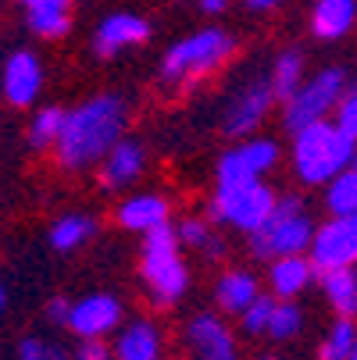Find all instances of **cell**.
Listing matches in <instances>:
<instances>
[{
	"instance_id": "cell-10",
	"label": "cell",
	"mask_w": 357,
	"mask_h": 360,
	"mask_svg": "<svg viewBox=\"0 0 357 360\" xmlns=\"http://www.w3.org/2000/svg\"><path fill=\"white\" fill-rule=\"evenodd\" d=\"M182 335L186 346L196 353V360H236V339L225 328V321H218L215 314H196Z\"/></svg>"
},
{
	"instance_id": "cell-37",
	"label": "cell",
	"mask_w": 357,
	"mask_h": 360,
	"mask_svg": "<svg viewBox=\"0 0 357 360\" xmlns=\"http://www.w3.org/2000/svg\"><path fill=\"white\" fill-rule=\"evenodd\" d=\"M282 0H246V8L250 11H272V8H279Z\"/></svg>"
},
{
	"instance_id": "cell-18",
	"label": "cell",
	"mask_w": 357,
	"mask_h": 360,
	"mask_svg": "<svg viewBox=\"0 0 357 360\" xmlns=\"http://www.w3.org/2000/svg\"><path fill=\"white\" fill-rule=\"evenodd\" d=\"M261 292H258V278H253L250 271H225L218 282H215V300H218V307L222 311H229V314H246V307L258 300Z\"/></svg>"
},
{
	"instance_id": "cell-20",
	"label": "cell",
	"mask_w": 357,
	"mask_h": 360,
	"mask_svg": "<svg viewBox=\"0 0 357 360\" xmlns=\"http://www.w3.org/2000/svg\"><path fill=\"white\" fill-rule=\"evenodd\" d=\"M25 4V15H29V25L39 32V36H50L58 39L68 32V0H22Z\"/></svg>"
},
{
	"instance_id": "cell-12",
	"label": "cell",
	"mask_w": 357,
	"mask_h": 360,
	"mask_svg": "<svg viewBox=\"0 0 357 360\" xmlns=\"http://www.w3.org/2000/svg\"><path fill=\"white\" fill-rule=\"evenodd\" d=\"M39 86H43L39 58L29 54V50H18V54H11L8 65H4V93H8L11 104H15V108L32 104L36 93H39Z\"/></svg>"
},
{
	"instance_id": "cell-29",
	"label": "cell",
	"mask_w": 357,
	"mask_h": 360,
	"mask_svg": "<svg viewBox=\"0 0 357 360\" xmlns=\"http://www.w3.org/2000/svg\"><path fill=\"white\" fill-rule=\"evenodd\" d=\"M239 153H243V161L250 165V172L253 175H265L268 168H275V161H279V146L272 143V139H246L243 146H236Z\"/></svg>"
},
{
	"instance_id": "cell-32",
	"label": "cell",
	"mask_w": 357,
	"mask_h": 360,
	"mask_svg": "<svg viewBox=\"0 0 357 360\" xmlns=\"http://www.w3.org/2000/svg\"><path fill=\"white\" fill-rule=\"evenodd\" d=\"M336 129L346 132L357 143V89H346V96L339 100V108H336Z\"/></svg>"
},
{
	"instance_id": "cell-36",
	"label": "cell",
	"mask_w": 357,
	"mask_h": 360,
	"mask_svg": "<svg viewBox=\"0 0 357 360\" xmlns=\"http://www.w3.org/2000/svg\"><path fill=\"white\" fill-rule=\"evenodd\" d=\"M229 0H200V11H208V15H222L225 11Z\"/></svg>"
},
{
	"instance_id": "cell-40",
	"label": "cell",
	"mask_w": 357,
	"mask_h": 360,
	"mask_svg": "<svg viewBox=\"0 0 357 360\" xmlns=\"http://www.w3.org/2000/svg\"><path fill=\"white\" fill-rule=\"evenodd\" d=\"M353 168H357V158H353Z\"/></svg>"
},
{
	"instance_id": "cell-11",
	"label": "cell",
	"mask_w": 357,
	"mask_h": 360,
	"mask_svg": "<svg viewBox=\"0 0 357 360\" xmlns=\"http://www.w3.org/2000/svg\"><path fill=\"white\" fill-rule=\"evenodd\" d=\"M272 100H275V93H272L268 82H253L250 89H243L232 100L229 115H225V132L229 136H246L250 129H258L265 122L268 108H272Z\"/></svg>"
},
{
	"instance_id": "cell-24",
	"label": "cell",
	"mask_w": 357,
	"mask_h": 360,
	"mask_svg": "<svg viewBox=\"0 0 357 360\" xmlns=\"http://www.w3.org/2000/svg\"><path fill=\"white\" fill-rule=\"evenodd\" d=\"M353 349H357V325L346 321V318H339V321H332V328L325 332L318 356H322V360H350Z\"/></svg>"
},
{
	"instance_id": "cell-28",
	"label": "cell",
	"mask_w": 357,
	"mask_h": 360,
	"mask_svg": "<svg viewBox=\"0 0 357 360\" xmlns=\"http://www.w3.org/2000/svg\"><path fill=\"white\" fill-rule=\"evenodd\" d=\"M300 328H303V311H300L293 300H279L275 303V314H272V325H268V335L275 342H282V339H293Z\"/></svg>"
},
{
	"instance_id": "cell-4",
	"label": "cell",
	"mask_w": 357,
	"mask_h": 360,
	"mask_svg": "<svg viewBox=\"0 0 357 360\" xmlns=\"http://www.w3.org/2000/svg\"><path fill=\"white\" fill-rule=\"evenodd\" d=\"M143 278L150 285V300L158 307H172L186 292L189 271L179 257V232L172 225L146 232V239H143Z\"/></svg>"
},
{
	"instance_id": "cell-14",
	"label": "cell",
	"mask_w": 357,
	"mask_h": 360,
	"mask_svg": "<svg viewBox=\"0 0 357 360\" xmlns=\"http://www.w3.org/2000/svg\"><path fill=\"white\" fill-rule=\"evenodd\" d=\"M118 225L129 232H154L168 225V200L143 193V196H129L118 207Z\"/></svg>"
},
{
	"instance_id": "cell-27",
	"label": "cell",
	"mask_w": 357,
	"mask_h": 360,
	"mask_svg": "<svg viewBox=\"0 0 357 360\" xmlns=\"http://www.w3.org/2000/svg\"><path fill=\"white\" fill-rule=\"evenodd\" d=\"M61 129H65V111L43 108V111L32 118V125H29V143H32L36 150H43L46 143H58V139H61Z\"/></svg>"
},
{
	"instance_id": "cell-5",
	"label": "cell",
	"mask_w": 357,
	"mask_h": 360,
	"mask_svg": "<svg viewBox=\"0 0 357 360\" xmlns=\"http://www.w3.org/2000/svg\"><path fill=\"white\" fill-rule=\"evenodd\" d=\"M236 50V39L225 29H203L182 43H175L165 61H161V79L165 82H193L200 75L215 72L218 65H225Z\"/></svg>"
},
{
	"instance_id": "cell-34",
	"label": "cell",
	"mask_w": 357,
	"mask_h": 360,
	"mask_svg": "<svg viewBox=\"0 0 357 360\" xmlns=\"http://www.w3.org/2000/svg\"><path fill=\"white\" fill-rule=\"evenodd\" d=\"M75 360H111V349L104 346V339H86L75 349Z\"/></svg>"
},
{
	"instance_id": "cell-7",
	"label": "cell",
	"mask_w": 357,
	"mask_h": 360,
	"mask_svg": "<svg viewBox=\"0 0 357 360\" xmlns=\"http://www.w3.org/2000/svg\"><path fill=\"white\" fill-rule=\"evenodd\" d=\"M346 96V79L339 68H325L318 72L311 82H303L300 93L286 104V129L296 136L303 129H311L318 122H325V115L332 108H339V100Z\"/></svg>"
},
{
	"instance_id": "cell-3",
	"label": "cell",
	"mask_w": 357,
	"mask_h": 360,
	"mask_svg": "<svg viewBox=\"0 0 357 360\" xmlns=\"http://www.w3.org/2000/svg\"><path fill=\"white\" fill-rule=\"evenodd\" d=\"M315 232L318 229L311 225V218L300 211V200L279 196L272 221L261 232L250 236V253L268 264L282 261V257H303V250H311V243H315Z\"/></svg>"
},
{
	"instance_id": "cell-39",
	"label": "cell",
	"mask_w": 357,
	"mask_h": 360,
	"mask_svg": "<svg viewBox=\"0 0 357 360\" xmlns=\"http://www.w3.org/2000/svg\"><path fill=\"white\" fill-rule=\"evenodd\" d=\"M350 360H357V349H353V356H350Z\"/></svg>"
},
{
	"instance_id": "cell-13",
	"label": "cell",
	"mask_w": 357,
	"mask_h": 360,
	"mask_svg": "<svg viewBox=\"0 0 357 360\" xmlns=\"http://www.w3.org/2000/svg\"><path fill=\"white\" fill-rule=\"evenodd\" d=\"M150 39V25L136 15H108L104 22L96 25V39H93V50L100 58H115L122 46H132V43H146Z\"/></svg>"
},
{
	"instance_id": "cell-25",
	"label": "cell",
	"mask_w": 357,
	"mask_h": 360,
	"mask_svg": "<svg viewBox=\"0 0 357 360\" xmlns=\"http://www.w3.org/2000/svg\"><path fill=\"white\" fill-rule=\"evenodd\" d=\"M93 232H96L93 218H86V214H68V218H61L54 229H50V243H54L58 250H75V246H82Z\"/></svg>"
},
{
	"instance_id": "cell-9",
	"label": "cell",
	"mask_w": 357,
	"mask_h": 360,
	"mask_svg": "<svg viewBox=\"0 0 357 360\" xmlns=\"http://www.w3.org/2000/svg\"><path fill=\"white\" fill-rule=\"evenodd\" d=\"M122 321V303L108 292H93L79 303H72V318L68 328L82 339H104L108 332H115Z\"/></svg>"
},
{
	"instance_id": "cell-8",
	"label": "cell",
	"mask_w": 357,
	"mask_h": 360,
	"mask_svg": "<svg viewBox=\"0 0 357 360\" xmlns=\"http://www.w3.org/2000/svg\"><path fill=\"white\" fill-rule=\"evenodd\" d=\"M357 261V214L353 218H329L311 243V264L318 275L343 271Z\"/></svg>"
},
{
	"instance_id": "cell-21",
	"label": "cell",
	"mask_w": 357,
	"mask_h": 360,
	"mask_svg": "<svg viewBox=\"0 0 357 360\" xmlns=\"http://www.w3.org/2000/svg\"><path fill=\"white\" fill-rule=\"evenodd\" d=\"M322 292H325V300L332 303V311L339 318H346V321L357 318V275L350 268L322 275Z\"/></svg>"
},
{
	"instance_id": "cell-31",
	"label": "cell",
	"mask_w": 357,
	"mask_h": 360,
	"mask_svg": "<svg viewBox=\"0 0 357 360\" xmlns=\"http://www.w3.org/2000/svg\"><path fill=\"white\" fill-rule=\"evenodd\" d=\"M18 360H68V353L58 342H43V339H25L18 346Z\"/></svg>"
},
{
	"instance_id": "cell-30",
	"label": "cell",
	"mask_w": 357,
	"mask_h": 360,
	"mask_svg": "<svg viewBox=\"0 0 357 360\" xmlns=\"http://www.w3.org/2000/svg\"><path fill=\"white\" fill-rule=\"evenodd\" d=\"M275 296H258L250 307H246V314H243V332L250 335H268V325H272V314H275Z\"/></svg>"
},
{
	"instance_id": "cell-33",
	"label": "cell",
	"mask_w": 357,
	"mask_h": 360,
	"mask_svg": "<svg viewBox=\"0 0 357 360\" xmlns=\"http://www.w3.org/2000/svg\"><path fill=\"white\" fill-rule=\"evenodd\" d=\"M179 243H186V246H196V250H203L215 236H211V229H208V221H200V218H186L179 229Z\"/></svg>"
},
{
	"instance_id": "cell-2",
	"label": "cell",
	"mask_w": 357,
	"mask_h": 360,
	"mask_svg": "<svg viewBox=\"0 0 357 360\" xmlns=\"http://www.w3.org/2000/svg\"><path fill=\"white\" fill-rule=\"evenodd\" d=\"M357 158V143L336 129V122H318L311 129L296 132L293 143V168L308 186H322L350 172Z\"/></svg>"
},
{
	"instance_id": "cell-6",
	"label": "cell",
	"mask_w": 357,
	"mask_h": 360,
	"mask_svg": "<svg viewBox=\"0 0 357 360\" xmlns=\"http://www.w3.org/2000/svg\"><path fill=\"white\" fill-rule=\"evenodd\" d=\"M275 203L279 200L265 182H253V186H243V189H218V196L211 200V218L253 236L272 221Z\"/></svg>"
},
{
	"instance_id": "cell-35",
	"label": "cell",
	"mask_w": 357,
	"mask_h": 360,
	"mask_svg": "<svg viewBox=\"0 0 357 360\" xmlns=\"http://www.w3.org/2000/svg\"><path fill=\"white\" fill-rule=\"evenodd\" d=\"M68 318H72V303H68V300H50V303H46V321L68 325Z\"/></svg>"
},
{
	"instance_id": "cell-41",
	"label": "cell",
	"mask_w": 357,
	"mask_h": 360,
	"mask_svg": "<svg viewBox=\"0 0 357 360\" xmlns=\"http://www.w3.org/2000/svg\"><path fill=\"white\" fill-rule=\"evenodd\" d=\"M265 360H275V356H265Z\"/></svg>"
},
{
	"instance_id": "cell-38",
	"label": "cell",
	"mask_w": 357,
	"mask_h": 360,
	"mask_svg": "<svg viewBox=\"0 0 357 360\" xmlns=\"http://www.w3.org/2000/svg\"><path fill=\"white\" fill-rule=\"evenodd\" d=\"M0 307H4V285H0Z\"/></svg>"
},
{
	"instance_id": "cell-17",
	"label": "cell",
	"mask_w": 357,
	"mask_h": 360,
	"mask_svg": "<svg viewBox=\"0 0 357 360\" xmlns=\"http://www.w3.org/2000/svg\"><path fill=\"white\" fill-rule=\"evenodd\" d=\"M315 278V264L311 257H282L268 268V282L275 289V300H293L308 289V282Z\"/></svg>"
},
{
	"instance_id": "cell-26",
	"label": "cell",
	"mask_w": 357,
	"mask_h": 360,
	"mask_svg": "<svg viewBox=\"0 0 357 360\" xmlns=\"http://www.w3.org/2000/svg\"><path fill=\"white\" fill-rule=\"evenodd\" d=\"M215 179H218V189H243V186H253V182H258V175L250 172V165L243 161L239 150H229L225 158L218 161Z\"/></svg>"
},
{
	"instance_id": "cell-15",
	"label": "cell",
	"mask_w": 357,
	"mask_h": 360,
	"mask_svg": "<svg viewBox=\"0 0 357 360\" xmlns=\"http://www.w3.org/2000/svg\"><path fill=\"white\" fill-rule=\"evenodd\" d=\"M139 172H143V146L122 139V143L108 153V158H104V165H100V182H104L108 189H118V186L136 182Z\"/></svg>"
},
{
	"instance_id": "cell-23",
	"label": "cell",
	"mask_w": 357,
	"mask_h": 360,
	"mask_svg": "<svg viewBox=\"0 0 357 360\" xmlns=\"http://www.w3.org/2000/svg\"><path fill=\"white\" fill-rule=\"evenodd\" d=\"M325 207L332 218H353L357 214V168L343 172L325 189Z\"/></svg>"
},
{
	"instance_id": "cell-19",
	"label": "cell",
	"mask_w": 357,
	"mask_h": 360,
	"mask_svg": "<svg viewBox=\"0 0 357 360\" xmlns=\"http://www.w3.org/2000/svg\"><path fill=\"white\" fill-rule=\"evenodd\" d=\"M357 18V0H318L311 11V29L318 39H339L343 32H350Z\"/></svg>"
},
{
	"instance_id": "cell-16",
	"label": "cell",
	"mask_w": 357,
	"mask_h": 360,
	"mask_svg": "<svg viewBox=\"0 0 357 360\" xmlns=\"http://www.w3.org/2000/svg\"><path fill=\"white\" fill-rule=\"evenodd\" d=\"M161 353H165L161 332L150 321H132L129 328H122V335L115 342L118 360H161Z\"/></svg>"
},
{
	"instance_id": "cell-22",
	"label": "cell",
	"mask_w": 357,
	"mask_h": 360,
	"mask_svg": "<svg viewBox=\"0 0 357 360\" xmlns=\"http://www.w3.org/2000/svg\"><path fill=\"white\" fill-rule=\"evenodd\" d=\"M268 86H272L275 100H286V104L300 93V86H303V58L296 54V50H286V54L275 58V68L268 75Z\"/></svg>"
},
{
	"instance_id": "cell-1",
	"label": "cell",
	"mask_w": 357,
	"mask_h": 360,
	"mask_svg": "<svg viewBox=\"0 0 357 360\" xmlns=\"http://www.w3.org/2000/svg\"><path fill=\"white\" fill-rule=\"evenodd\" d=\"M125 129V104L115 93L93 96L75 111L65 115V129L58 139V158L65 168H89L104 161L108 153L122 143Z\"/></svg>"
}]
</instances>
